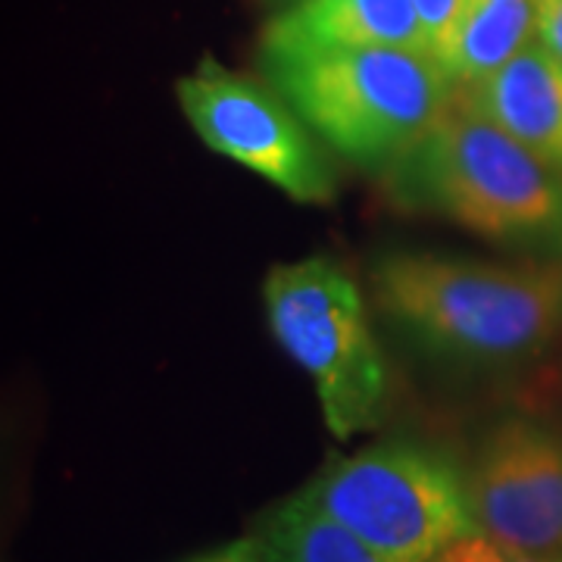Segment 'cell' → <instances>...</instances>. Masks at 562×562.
I'll use <instances>...</instances> for the list:
<instances>
[{
  "label": "cell",
  "mask_w": 562,
  "mask_h": 562,
  "mask_svg": "<svg viewBox=\"0 0 562 562\" xmlns=\"http://www.w3.org/2000/svg\"><path fill=\"white\" fill-rule=\"evenodd\" d=\"M254 562H391L297 494L262 519Z\"/></svg>",
  "instance_id": "11"
},
{
  "label": "cell",
  "mask_w": 562,
  "mask_h": 562,
  "mask_svg": "<svg viewBox=\"0 0 562 562\" xmlns=\"http://www.w3.org/2000/svg\"><path fill=\"white\" fill-rule=\"evenodd\" d=\"M487 120L562 172V60L541 41L472 88H462Z\"/></svg>",
  "instance_id": "8"
},
{
  "label": "cell",
  "mask_w": 562,
  "mask_h": 562,
  "mask_svg": "<svg viewBox=\"0 0 562 562\" xmlns=\"http://www.w3.org/2000/svg\"><path fill=\"white\" fill-rule=\"evenodd\" d=\"M391 188L406 203L484 238H562L560 172L487 120L462 88L435 125L391 162Z\"/></svg>",
  "instance_id": "3"
},
{
  "label": "cell",
  "mask_w": 562,
  "mask_h": 562,
  "mask_svg": "<svg viewBox=\"0 0 562 562\" xmlns=\"http://www.w3.org/2000/svg\"><path fill=\"white\" fill-rule=\"evenodd\" d=\"M191 562H254V538L225 543L220 550H210V553H203Z\"/></svg>",
  "instance_id": "15"
},
{
  "label": "cell",
  "mask_w": 562,
  "mask_h": 562,
  "mask_svg": "<svg viewBox=\"0 0 562 562\" xmlns=\"http://www.w3.org/2000/svg\"><path fill=\"white\" fill-rule=\"evenodd\" d=\"M435 562H516L506 550H501L494 541H487L484 535L472 531L460 541H453L447 550H441Z\"/></svg>",
  "instance_id": "13"
},
{
  "label": "cell",
  "mask_w": 562,
  "mask_h": 562,
  "mask_svg": "<svg viewBox=\"0 0 562 562\" xmlns=\"http://www.w3.org/2000/svg\"><path fill=\"white\" fill-rule=\"evenodd\" d=\"M465 3L469 0H413V7L419 13L422 32H425L428 54L441 63L443 69H450V57H453V44H457Z\"/></svg>",
  "instance_id": "12"
},
{
  "label": "cell",
  "mask_w": 562,
  "mask_h": 562,
  "mask_svg": "<svg viewBox=\"0 0 562 562\" xmlns=\"http://www.w3.org/2000/svg\"><path fill=\"white\" fill-rule=\"evenodd\" d=\"M538 38L562 60V0H538Z\"/></svg>",
  "instance_id": "14"
},
{
  "label": "cell",
  "mask_w": 562,
  "mask_h": 562,
  "mask_svg": "<svg viewBox=\"0 0 562 562\" xmlns=\"http://www.w3.org/2000/svg\"><path fill=\"white\" fill-rule=\"evenodd\" d=\"M276 341L313 379L331 435L350 438L382 416L387 375L360 288L322 257L276 266L262 284Z\"/></svg>",
  "instance_id": "5"
},
{
  "label": "cell",
  "mask_w": 562,
  "mask_h": 562,
  "mask_svg": "<svg viewBox=\"0 0 562 562\" xmlns=\"http://www.w3.org/2000/svg\"><path fill=\"white\" fill-rule=\"evenodd\" d=\"M475 531L513 560L562 562V441L522 419L503 422L465 472Z\"/></svg>",
  "instance_id": "7"
},
{
  "label": "cell",
  "mask_w": 562,
  "mask_h": 562,
  "mask_svg": "<svg viewBox=\"0 0 562 562\" xmlns=\"http://www.w3.org/2000/svg\"><path fill=\"white\" fill-rule=\"evenodd\" d=\"M301 497L391 562H435L475 531L465 475L413 441L372 443L331 460Z\"/></svg>",
  "instance_id": "4"
},
{
  "label": "cell",
  "mask_w": 562,
  "mask_h": 562,
  "mask_svg": "<svg viewBox=\"0 0 562 562\" xmlns=\"http://www.w3.org/2000/svg\"><path fill=\"white\" fill-rule=\"evenodd\" d=\"M179 103L206 147L272 181L288 198L325 203L335 191L331 169L306 122L276 88L206 60L179 79Z\"/></svg>",
  "instance_id": "6"
},
{
  "label": "cell",
  "mask_w": 562,
  "mask_h": 562,
  "mask_svg": "<svg viewBox=\"0 0 562 562\" xmlns=\"http://www.w3.org/2000/svg\"><path fill=\"white\" fill-rule=\"evenodd\" d=\"M262 69L306 128L362 166L401 160L457 94L441 63L397 47L262 44Z\"/></svg>",
  "instance_id": "2"
},
{
  "label": "cell",
  "mask_w": 562,
  "mask_h": 562,
  "mask_svg": "<svg viewBox=\"0 0 562 562\" xmlns=\"http://www.w3.org/2000/svg\"><path fill=\"white\" fill-rule=\"evenodd\" d=\"M535 35L538 0H469L447 72L457 88H472L535 44Z\"/></svg>",
  "instance_id": "10"
},
{
  "label": "cell",
  "mask_w": 562,
  "mask_h": 562,
  "mask_svg": "<svg viewBox=\"0 0 562 562\" xmlns=\"http://www.w3.org/2000/svg\"><path fill=\"white\" fill-rule=\"evenodd\" d=\"M372 288L403 331L457 360H528L562 331L560 262L387 254L372 269Z\"/></svg>",
  "instance_id": "1"
},
{
  "label": "cell",
  "mask_w": 562,
  "mask_h": 562,
  "mask_svg": "<svg viewBox=\"0 0 562 562\" xmlns=\"http://www.w3.org/2000/svg\"><path fill=\"white\" fill-rule=\"evenodd\" d=\"M262 44L397 47L428 54L413 0H301L266 25Z\"/></svg>",
  "instance_id": "9"
}]
</instances>
